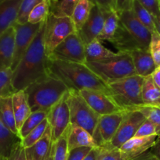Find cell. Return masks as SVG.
Listing matches in <instances>:
<instances>
[{"label": "cell", "instance_id": "26", "mask_svg": "<svg viewBox=\"0 0 160 160\" xmlns=\"http://www.w3.org/2000/svg\"><path fill=\"white\" fill-rule=\"evenodd\" d=\"M141 98L144 106H160V89L154 83L151 75L143 80Z\"/></svg>", "mask_w": 160, "mask_h": 160}, {"label": "cell", "instance_id": "47", "mask_svg": "<svg viewBox=\"0 0 160 160\" xmlns=\"http://www.w3.org/2000/svg\"><path fill=\"white\" fill-rule=\"evenodd\" d=\"M149 151H150V152L152 153V155L155 159L160 160V135L157 137L155 144L150 148Z\"/></svg>", "mask_w": 160, "mask_h": 160}, {"label": "cell", "instance_id": "39", "mask_svg": "<svg viewBox=\"0 0 160 160\" xmlns=\"http://www.w3.org/2000/svg\"><path fill=\"white\" fill-rule=\"evenodd\" d=\"M100 153L97 160H130L119 149L100 147Z\"/></svg>", "mask_w": 160, "mask_h": 160}, {"label": "cell", "instance_id": "14", "mask_svg": "<svg viewBox=\"0 0 160 160\" xmlns=\"http://www.w3.org/2000/svg\"><path fill=\"white\" fill-rule=\"evenodd\" d=\"M81 96L84 98L93 110L99 116L108 115L125 111L116 105L109 96L103 92L91 89H83L79 92Z\"/></svg>", "mask_w": 160, "mask_h": 160}, {"label": "cell", "instance_id": "33", "mask_svg": "<svg viewBox=\"0 0 160 160\" xmlns=\"http://www.w3.org/2000/svg\"><path fill=\"white\" fill-rule=\"evenodd\" d=\"M49 127L48 119H45L40 124L36 127L28 135L21 139V145L24 148H28L39 142Z\"/></svg>", "mask_w": 160, "mask_h": 160}, {"label": "cell", "instance_id": "20", "mask_svg": "<svg viewBox=\"0 0 160 160\" xmlns=\"http://www.w3.org/2000/svg\"><path fill=\"white\" fill-rule=\"evenodd\" d=\"M22 0H0V35L13 26Z\"/></svg>", "mask_w": 160, "mask_h": 160}, {"label": "cell", "instance_id": "52", "mask_svg": "<svg viewBox=\"0 0 160 160\" xmlns=\"http://www.w3.org/2000/svg\"><path fill=\"white\" fill-rule=\"evenodd\" d=\"M44 1L46 2L50 5V7H51V6H53V4H55V3H56L58 0H44Z\"/></svg>", "mask_w": 160, "mask_h": 160}, {"label": "cell", "instance_id": "4", "mask_svg": "<svg viewBox=\"0 0 160 160\" xmlns=\"http://www.w3.org/2000/svg\"><path fill=\"white\" fill-rule=\"evenodd\" d=\"M143 80L144 78L135 74L110 83L109 96L123 110H136L144 106L141 98Z\"/></svg>", "mask_w": 160, "mask_h": 160}, {"label": "cell", "instance_id": "25", "mask_svg": "<svg viewBox=\"0 0 160 160\" xmlns=\"http://www.w3.org/2000/svg\"><path fill=\"white\" fill-rule=\"evenodd\" d=\"M120 24L121 22L117 11L104 10V23L103 29L97 38L101 42L107 41L111 42L115 36Z\"/></svg>", "mask_w": 160, "mask_h": 160}, {"label": "cell", "instance_id": "21", "mask_svg": "<svg viewBox=\"0 0 160 160\" xmlns=\"http://www.w3.org/2000/svg\"><path fill=\"white\" fill-rule=\"evenodd\" d=\"M53 142H52L51 129L49 124L48 128L42 138L32 146L25 148L27 160H46L51 152Z\"/></svg>", "mask_w": 160, "mask_h": 160}, {"label": "cell", "instance_id": "34", "mask_svg": "<svg viewBox=\"0 0 160 160\" xmlns=\"http://www.w3.org/2000/svg\"><path fill=\"white\" fill-rule=\"evenodd\" d=\"M67 131L68 128L56 142L53 143V160H67L69 152L67 148Z\"/></svg>", "mask_w": 160, "mask_h": 160}, {"label": "cell", "instance_id": "43", "mask_svg": "<svg viewBox=\"0 0 160 160\" xmlns=\"http://www.w3.org/2000/svg\"><path fill=\"white\" fill-rule=\"evenodd\" d=\"M91 149L92 148L89 147H81L71 150L68 152L67 160H83Z\"/></svg>", "mask_w": 160, "mask_h": 160}, {"label": "cell", "instance_id": "23", "mask_svg": "<svg viewBox=\"0 0 160 160\" xmlns=\"http://www.w3.org/2000/svg\"><path fill=\"white\" fill-rule=\"evenodd\" d=\"M86 62H96L104 60L118 56L119 52H115L108 48H105L101 43V41L95 38L86 45Z\"/></svg>", "mask_w": 160, "mask_h": 160}, {"label": "cell", "instance_id": "2", "mask_svg": "<svg viewBox=\"0 0 160 160\" xmlns=\"http://www.w3.org/2000/svg\"><path fill=\"white\" fill-rule=\"evenodd\" d=\"M49 74L62 81L71 90L91 89L109 95L108 85L86 64L49 59Z\"/></svg>", "mask_w": 160, "mask_h": 160}, {"label": "cell", "instance_id": "53", "mask_svg": "<svg viewBox=\"0 0 160 160\" xmlns=\"http://www.w3.org/2000/svg\"><path fill=\"white\" fill-rule=\"evenodd\" d=\"M46 160H53V152H52V149H51V152H50V156H49L48 159H47Z\"/></svg>", "mask_w": 160, "mask_h": 160}, {"label": "cell", "instance_id": "28", "mask_svg": "<svg viewBox=\"0 0 160 160\" xmlns=\"http://www.w3.org/2000/svg\"><path fill=\"white\" fill-rule=\"evenodd\" d=\"M111 43L121 52H129L136 48H141L122 23Z\"/></svg>", "mask_w": 160, "mask_h": 160}, {"label": "cell", "instance_id": "11", "mask_svg": "<svg viewBox=\"0 0 160 160\" xmlns=\"http://www.w3.org/2000/svg\"><path fill=\"white\" fill-rule=\"evenodd\" d=\"M43 22L37 24L26 23L24 24L13 25L15 29V49L11 70H13L25 54L31 44L34 41L36 34L40 30Z\"/></svg>", "mask_w": 160, "mask_h": 160}, {"label": "cell", "instance_id": "55", "mask_svg": "<svg viewBox=\"0 0 160 160\" xmlns=\"http://www.w3.org/2000/svg\"><path fill=\"white\" fill-rule=\"evenodd\" d=\"M159 108H160V106H159Z\"/></svg>", "mask_w": 160, "mask_h": 160}, {"label": "cell", "instance_id": "19", "mask_svg": "<svg viewBox=\"0 0 160 160\" xmlns=\"http://www.w3.org/2000/svg\"><path fill=\"white\" fill-rule=\"evenodd\" d=\"M81 147L98 148L93 136L83 128L71 124L67 131V148L68 151Z\"/></svg>", "mask_w": 160, "mask_h": 160}, {"label": "cell", "instance_id": "10", "mask_svg": "<svg viewBox=\"0 0 160 160\" xmlns=\"http://www.w3.org/2000/svg\"><path fill=\"white\" fill-rule=\"evenodd\" d=\"M68 91L49 110L47 119L51 129L53 143L65 132L71 125L70 111L67 105Z\"/></svg>", "mask_w": 160, "mask_h": 160}, {"label": "cell", "instance_id": "42", "mask_svg": "<svg viewBox=\"0 0 160 160\" xmlns=\"http://www.w3.org/2000/svg\"><path fill=\"white\" fill-rule=\"evenodd\" d=\"M152 15L154 19L160 15V0H136Z\"/></svg>", "mask_w": 160, "mask_h": 160}, {"label": "cell", "instance_id": "48", "mask_svg": "<svg viewBox=\"0 0 160 160\" xmlns=\"http://www.w3.org/2000/svg\"><path fill=\"white\" fill-rule=\"evenodd\" d=\"M100 148H93L90 150L89 153L87 154V156L84 158L83 160H97V157L99 156V153H100Z\"/></svg>", "mask_w": 160, "mask_h": 160}, {"label": "cell", "instance_id": "54", "mask_svg": "<svg viewBox=\"0 0 160 160\" xmlns=\"http://www.w3.org/2000/svg\"><path fill=\"white\" fill-rule=\"evenodd\" d=\"M0 160H8V158L2 157V156H0Z\"/></svg>", "mask_w": 160, "mask_h": 160}, {"label": "cell", "instance_id": "51", "mask_svg": "<svg viewBox=\"0 0 160 160\" xmlns=\"http://www.w3.org/2000/svg\"><path fill=\"white\" fill-rule=\"evenodd\" d=\"M154 20H155V24L156 31L160 34V15L158 16V17H157L156 18L154 19Z\"/></svg>", "mask_w": 160, "mask_h": 160}, {"label": "cell", "instance_id": "18", "mask_svg": "<svg viewBox=\"0 0 160 160\" xmlns=\"http://www.w3.org/2000/svg\"><path fill=\"white\" fill-rule=\"evenodd\" d=\"M158 135L145 138H133L120 147L119 150L130 160H134L138 156L146 152L155 144Z\"/></svg>", "mask_w": 160, "mask_h": 160}, {"label": "cell", "instance_id": "44", "mask_svg": "<svg viewBox=\"0 0 160 160\" xmlns=\"http://www.w3.org/2000/svg\"><path fill=\"white\" fill-rule=\"evenodd\" d=\"M95 6L107 11H116V2L117 0H89Z\"/></svg>", "mask_w": 160, "mask_h": 160}, {"label": "cell", "instance_id": "32", "mask_svg": "<svg viewBox=\"0 0 160 160\" xmlns=\"http://www.w3.org/2000/svg\"><path fill=\"white\" fill-rule=\"evenodd\" d=\"M50 13V6L45 1L41 2L30 12L28 23L37 24L45 21Z\"/></svg>", "mask_w": 160, "mask_h": 160}, {"label": "cell", "instance_id": "12", "mask_svg": "<svg viewBox=\"0 0 160 160\" xmlns=\"http://www.w3.org/2000/svg\"><path fill=\"white\" fill-rule=\"evenodd\" d=\"M122 26L143 49H148L152 32L139 21L132 9L118 12Z\"/></svg>", "mask_w": 160, "mask_h": 160}, {"label": "cell", "instance_id": "30", "mask_svg": "<svg viewBox=\"0 0 160 160\" xmlns=\"http://www.w3.org/2000/svg\"><path fill=\"white\" fill-rule=\"evenodd\" d=\"M49 111L39 110L31 112L29 117L27 118L24 123H23L20 129L19 130L18 134L21 139L26 137L32 130H34L36 127L39 126L45 119L47 118Z\"/></svg>", "mask_w": 160, "mask_h": 160}, {"label": "cell", "instance_id": "46", "mask_svg": "<svg viewBox=\"0 0 160 160\" xmlns=\"http://www.w3.org/2000/svg\"><path fill=\"white\" fill-rule=\"evenodd\" d=\"M133 0H117L116 2V11L122 12L124 10L131 9Z\"/></svg>", "mask_w": 160, "mask_h": 160}, {"label": "cell", "instance_id": "13", "mask_svg": "<svg viewBox=\"0 0 160 160\" xmlns=\"http://www.w3.org/2000/svg\"><path fill=\"white\" fill-rule=\"evenodd\" d=\"M127 111L100 116L98 124L93 138L97 146L101 147L109 143L117 132Z\"/></svg>", "mask_w": 160, "mask_h": 160}, {"label": "cell", "instance_id": "27", "mask_svg": "<svg viewBox=\"0 0 160 160\" xmlns=\"http://www.w3.org/2000/svg\"><path fill=\"white\" fill-rule=\"evenodd\" d=\"M0 121L14 134H18L14 117L12 95L0 98ZM19 135V134H18Z\"/></svg>", "mask_w": 160, "mask_h": 160}, {"label": "cell", "instance_id": "35", "mask_svg": "<svg viewBox=\"0 0 160 160\" xmlns=\"http://www.w3.org/2000/svg\"><path fill=\"white\" fill-rule=\"evenodd\" d=\"M79 0H60L50 7V13L56 17H70Z\"/></svg>", "mask_w": 160, "mask_h": 160}, {"label": "cell", "instance_id": "3", "mask_svg": "<svg viewBox=\"0 0 160 160\" xmlns=\"http://www.w3.org/2000/svg\"><path fill=\"white\" fill-rule=\"evenodd\" d=\"M68 90L62 81L49 74L30 84L24 91L31 112H35L49 111Z\"/></svg>", "mask_w": 160, "mask_h": 160}, {"label": "cell", "instance_id": "29", "mask_svg": "<svg viewBox=\"0 0 160 160\" xmlns=\"http://www.w3.org/2000/svg\"><path fill=\"white\" fill-rule=\"evenodd\" d=\"M94 5L89 0H79L74 8L71 18L78 32L87 20Z\"/></svg>", "mask_w": 160, "mask_h": 160}, {"label": "cell", "instance_id": "1", "mask_svg": "<svg viewBox=\"0 0 160 160\" xmlns=\"http://www.w3.org/2000/svg\"><path fill=\"white\" fill-rule=\"evenodd\" d=\"M45 21L43 22L32 43L13 70L12 85L15 92L24 90L30 84L49 75V59L45 55L44 43Z\"/></svg>", "mask_w": 160, "mask_h": 160}, {"label": "cell", "instance_id": "45", "mask_svg": "<svg viewBox=\"0 0 160 160\" xmlns=\"http://www.w3.org/2000/svg\"><path fill=\"white\" fill-rule=\"evenodd\" d=\"M8 160H27L25 148L22 146L21 142L16 146L9 157L8 158Z\"/></svg>", "mask_w": 160, "mask_h": 160}, {"label": "cell", "instance_id": "31", "mask_svg": "<svg viewBox=\"0 0 160 160\" xmlns=\"http://www.w3.org/2000/svg\"><path fill=\"white\" fill-rule=\"evenodd\" d=\"M131 9L133 13H134V15L136 16V18L139 20V21L143 25H144L152 33L156 31L154 17L136 0H133Z\"/></svg>", "mask_w": 160, "mask_h": 160}, {"label": "cell", "instance_id": "38", "mask_svg": "<svg viewBox=\"0 0 160 160\" xmlns=\"http://www.w3.org/2000/svg\"><path fill=\"white\" fill-rule=\"evenodd\" d=\"M42 1L43 0H22L15 23L24 24L28 23L30 12L39 3Z\"/></svg>", "mask_w": 160, "mask_h": 160}, {"label": "cell", "instance_id": "40", "mask_svg": "<svg viewBox=\"0 0 160 160\" xmlns=\"http://www.w3.org/2000/svg\"><path fill=\"white\" fill-rule=\"evenodd\" d=\"M148 49L156 67L160 66V34L157 31L152 33Z\"/></svg>", "mask_w": 160, "mask_h": 160}, {"label": "cell", "instance_id": "49", "mask_svg": "<svg viewBox=\"0 0 160 160\" xmlns=\"http://www.w3.org/2000/svg\"><path fill=\"white\" fill-rule=\"evenodd\" d=\"M152 78L157 87L160 89V66L157 67L153 73H152Z\"/></svg>", "mask_w": 160, "mask_h": 160}, {"label": "cell", "instance_id": "15", "mask_svg": "<svg viewBox=\"0 0 160 160\" xmlns=\"http://www.w3.org/2000/svg\"><path fill=\"white\" fill-rule=\"evenodd\" d=\"M104 23V10L94 5L90 14L83 28L78 31L79 37L85 45L97 38L103 29Z\"/></svg>", "mask_w": 160, "mask_h": 160}, {"label": "cell", "instance_id": "37", "mask_svg": "<svg viewBox=\"0 0 160 160\" xmlns=\"http://www.w3.org/2000/svg\"><path fill=\"white\" fill-rule=\"evenodd\" d=\"M136 110L141 112L147 120L155 125L157 135H160V108L158 106H142Z\"/></svg>", "mask_w": 160, "mask_h": 160}, {"label": "cell", "instance_id": "36", "mask_svg": "<svg viewBox=\"0 0 160 160\" xmlns=\"http://www.w3.org/2000/svg\"><path fill=\"white\" fill-rule=\"evenodd\" d=\"M12 77L11 68L0 70V98L12 95L15 92L13 88Z\"/></svg>", "mask_w": 160, "mask_h": 160}, {"label": "cell", "instance_id": "17", "mask_svg": "<svg viewBox=\"0 0 160 160\" xmlns=\"http://www.w3.org/2000/svg\"><path fill=\"white\" fill-rule=\"evenodd\" d=\"M15 49V29L11 27L0 35V70L11 68Z\"/></svg>", "mask_w": 160, "mask_h": 160}, {"label": "cell", "instance_id": "24", "mask_svg": "<svg viewBox=\"0 0 160 160\" xmlns=\"http://www.w3.org/2000/svg\"><path fill=\"white\" fill-rule=\"evenodd\" d=\"M20 142V136L9 131L0 121V156L9 158L16 146Z\"/></svg>", "mask_w": 160, "mask_h": 160}, {"label": "cell", "instance_id": "8", "mask_svg": "<svg viewBox=\"0 0 160 160\" xmlns=\"http://www.w3.org/2000/svg\"><path fill=\"white\" fill-rule=\"evenodd\" d=\"M86 45L77 32L66 38L53 50L48 59L86 64Z\"/></svg>", "mask_w": 160, "mask_h": 160}, {"label": "cell", "instance_id": "6", "mask_svg": "<svg viewBox=\"0 0 160 160\" xmlns=\"http://www.w3.org/2000/svg\"><path fill=\"white\" fill-rule=\"evenodd\" d=\"M67 105L70 111L71 124L77 125L93 135L100 116L91 109L79 92L69 89Z\"/></svg>", "mask_w": 160, "mask_h": 160}, {"label": "cell", "instance_id": "22", "mask_svg": "<svg viewBox=\"0 0 160 160\" xmlns=\"http://www.w3.org/2000/svg\"><path fill=\"white\" fill-rule=\"evenodd\" d=\"M12 100L16 126L19 132L23 123L31 113V109L24 90L14 92L12 95Z\"/></svg>", "mask_w": 160, "mask_h": 160}, {"label": "cell", "instance_id": "5", "mask_svg": "<svg viewBox=\"0 0 160 160\" xmlns=\"http://www.w3.org/2000/svg\"><path fill=\"white\" fill-rule=\"evenodd\" d=\"M86 65L107 84L136 74L131 57L126 52H119L115 57L86 62Z\"/></svg>", "mask_w": 160, "mask_h": 160}, {"label": "cell", "instance_id": "50", "mask_svg": "<svg viewBox=\"0 0 160 160\" xmlns=\"http://www.w3.org/2000/svg\"><path fill=\"white\" fill-rule=\"evenodd\" d=\"M134 160H158L155 159L153 156L152 155V153L150 152V151H147L146 152L143 153L142 155H141L140 156H138L137 158H136Z\"/></svg>", "mask_w": 160, "mask_h": 160}, {"label": "cell", "instance_id": "7", "mask_svg": "<svg viewBox=\"0 0 160 160\" xmlns=\"http://www.w3.org/2000/svg\"><path fill=\"white\" fill-rule=\"evenodd\" d=\"M77 32L70 17H56L50 13L45 21L44 43L47 57L64 39L72 33Z\"/></svg>", "mask_w": 160, "mask_h": 160}, {"label": "cell", "instance_id": "41", "mask_svg": "<svg viewBox=\"0 0 160 160\" xmlns=\"http://www.w3.org/2000/svg\"><path fill=\"white\" fill-rule=\"evenodd\" d=\"M157 135L156 130H155V127L153 123L148 120L146 119L142 124L138 128L137 131L135 134V138H145V137H150V136ZM133 137V138H134Z\"/></svg>", "mask_w": 160, "mask_h": 160}, {"label": "cell", "instance_id": "9", "mask_svg": "<svg viewBox=\"0 0 160 160\" xmlns=\"http://www.w3.org/2000/svg\"><path fill=\"white\" fill-rule=\"evenodd\" d=\"M145 120L144 116L138 110L127 111L112 140L101 147L119 149L124 143L134 137L138 128Z\"/></svg>", "mask_w": 160, "mask_h": 160}, {"label": "cell", "instance_id": "16", "mask_svg": "<svg viewBox=\"0 0 160 160\" xmlns=\"http://www.w3.org/2000/svg\"><path fill=\"white\" fill-rule=\"evenodd\" d=\"M126 53L131 57L136 75L146 78L152 75L156 68L149 49L136 48Z\"/></svg>", "mask_w": 160, "mask_h": 160}]
</instances>
